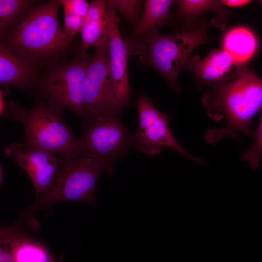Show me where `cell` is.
<instances>
[{
  "mask_svg": "<svg viewBox=\"0 0 262 262\" xmlns=\"http://www.w3.org/2000/svg\"><path fill=\"white\" fill-rule=\"evenodd\" d=\"M5 119L22 125L23 143L58 154L62 158L80 154L78 139L63 120L62 113L35 99L29 109L13 100L7 101Z\"/></svg>",
  "mask_w": 262,
  "mask_h": 262,
  "instance_id": "277c9868",
  "label": "cell"
},
{
  "mask_svg": "<svg viewBox=\"0 0 262 262\" xmlns=\"http://www.w3.org/2000/svg\"><path fill=\"white\" fill-rule=\"evenodd\" d=\"M109 37L95 47L83 85L85 116L83 121L101 115L121 112L114 97L111 77Z\"/></svg>",
  "mask_w": 262,
  "mask_h": 262,
  "instance_id": "9c48e42d",
  "label": "cell"
},
{
  "mask_svg": "<svg viewBox=\"0 0 262 262\" xmlns=\"http://www.w3.org/2000/svg\"><path fill=\"white\" fill-rule=\"evenodd\" d=\"M9 93V87H0V116H4L6 110V102L5 97Z\"/></svg>",
  "mask_w": 262,
  "mask_h": 262,
  "instance_id": "cb8c5ba5",
  "label": "cell"
},
{
  "mask_svg": "<svg viewBox=\"0 0 262 262\" xmlns=\"http://www.w3.org/2000/svg\"><path fill=\"white\" fill-rule=\"evenodd\" d=\"M40 1L36 0H0V38L26 16Z\"/></svg>",
  "mask_w": 262,
  "mask_h": 262,
  "instance_id": "d6986e66",
  "label": "cell"
},
{
  "mask_svg": "<svg viewBox=\"0 0 262 262\" xmlns=\"http://www.w3.org/2000/svg\"><path fill=\"white\" fill-rule=\"evenodd\" d=\"M15 262H56L48 249L26 236L20 225L17 228L14 240Z\"/></svg>",
  "mask_w": 262,
  "mask_h": 262,
  "instance_id": "ac0fdd59",
  "label": "cell"
},
{
  "mask_svg": "<svg viewBox=\"0 0 262 262\" xmlns=\"http://www.w3.org/2000/svg\"><path fill=\"white\" fill-rule=\"evenodd\" d=\"M60 6V0L39 2L7 32L0 42L16 57L42 72L64 61L71 43L59 22Z\"/></svg>",
  "mask_w": 262,
  "mask_h": 262,
  "instance_id": "7a4b0ae2",
  "label": "cell"
},
{
  "mask_svg": "<svg viewBox=\"0 0 262 262\" xmlns=\"http://www.w3.org/2000/svg\"><path fill=\"white\" fill-rule=\"evenodd\" d=\"M17 224L2 228L0 233V262H15L14 240Z\"/></svg>",
  "mask_w": 262,
  "mask_h": 262,
  "instance_id": "603a6c76",
  "label": "cell"
},
{
  "mask_svg": "<svg viewBox=\"0 0 262 262\" xmlns=\"http://www.w3.org/2000/svg\"><path fill=\"white\" fill-rule=\"evenodd\" d=\"M177 3L175 16L181 23L196 20L207 12H213L216 17L212 20L213 25L222 29L226 27L230 12L220 0H180Z\"/></svg>",
  "mask_w": 262,
  "mask_h": 262,
  "instance_id": "2e32d148",
  "label": "cell"
},
{
  "mask_svg": "<svg viewBox=\"0 0 262 262\" xmlns=\"http://www.w3.org/2000/svg\"><path fill=\"white\" fill-rule=\"evenodd\" d=\"M61 159L50 187L21 212L28 226L34 231L40 227L35 213L54 203L78 201L96 205L95 192L98 179L105 174L112 173L102 164L81 154Z\"/></svg>",
  "mask_w": 262,
  "mask_h": 262,
  "instance_id": "3957f363",
  "label": "cell"
},
{
  "mask_svg": "<svg viewBox=\"0 0 262 262\" xmlns=\"http://www.w3.org/2000/svg\"><path fill=\"white\" fill-rule=\"evenodd\" d=\"M120 112H112L83 121L78 139L80 154L96 161L112 173L115 162L132 147V133L122 122Z\"/></svg>",
  "mask_w": 262,
  "mask_h": 262,
  "instance_id": "52a82bcc",
  "label": "cell"
},
{
  "mask_svg": "<svg viewBox=\"0 0 262 262\" xmlns=\"http://www.w3.org/2000/svg\"><path fill=\"white\" fill-rule=\"evenodd\" d=\"M243 66L221 48L211 50L202 59L198 56L191 55L182 68L192 73L199 87L202 88L230 81Z\"/></svg>",
  "mask_w": 262,
  "mask_h": 262,
  "instance_id": "7c38bea8",
  "label": "cell"
},
{
  "mask_svg": "<svg viewBox=\"0 0 262 262\" xmlns=\"http://www.w3.org/2000/svg\"><path fill=\"white\" fill-rule=\"evenodd\" d=\"M92 55L80 50L70 61L46 68L40 75L33 96L62 113L74 112L82 120L85 116L83 85Z\"/></svg>",
  "mask_w": 262,
  "mask_h": 262,
  "instance_id": "5b68a950",
  "label": "cell"
},
{
  "mask_svg": "<svg viewBox=\"0 0 262 262\" xmlns=\"http://www.w3.org/2000/svg\"><path fill=\"white\" fill-rule=\"evenodd\" d=\"M172 0H147L140 19L133 29L129 42L141 40L158 30V28L171 23L170 9L175 2Z\"/></svg>",
  "mask_w": 262,
  "mask_h": 262,
  "instance_id": "5bb4252c",
  "label": "cell"
},
{
  "mask_svg": "<svg viewBox=\"0 0 262 262\" xmlns=\"http://www.w3.org/2000/svg\"><path fill=\"white\" fill-rule=\"evenodd\" d=\"M220 1L224 5L230 7L243 6L251 2V0H224Z\"/></svg>",
  "mask_w": 262,
  "mask_h": 262,
  "instance_id": "d4e9b609",
  "label": "cell"
},
{
  "mask_svg": "<svg viewBox=\"0 0 262 262\" xmlns=\"http://www.w3.org/2000/svg\"><path fill=\"white\" fill-rule=\"evenodd\" d=\"M202 102L212 120H226L224 127L207 131V142L214 144L225 137L239 140L238 132L252 133L251 120L262 107V78L244 65L233 79L216 84L205 92Z\"/></svg>",
  "mask_w": 262,
  "mask_h": 262,
  "instance_id": "6da1fadb",
  "label": "cell"
},
{
  "mask_svg": "<svg viewBox=\"0 0 262 262\" xmlns=\"http://www.w3.org/2000/svg\"><path fill=\"white\" fill-rule=\"evenodd\" d=\"M64 254L62 253L61 256L59 257V258L57 259L56 262H63V259H64Z\"/></svg>",
  "mask_w": 262,
  "mask_h": 262,
  "instance_id": "4316f807",
  "label": "cell"
},
{
  "mask_svg": "<svg viewBox=\"0 0 262 262\" xmlns=\"http://www.w3.org/2000/svg\"><path fill=\"white\" fill-rule=\"evenodd\" d=\"M115 10L124 16L133 29L142 16L144 2L139 0H109Z\"/></svg>",
  "mask_w": 262,
  "mask_h": 262,
  "instance_id": "ffe728a7",
  "label": "cell"
},
{
  "mask_svg": "<svg viewBox=\"0 0 262 262\" xmlns=\"http://www.w3.org/2000/svg\"><path fill=\"white\" fill-rule=\"evenodd\" d=\"M3 179H4V172H3V166L0 163V185H1L3 182Z\"/></svg>",
  "mask_w": 262,
  "mask_h": 262,
  "instance_id": "484cf974",
  "label": "cell"
},
{
  "mask_svg": "<svg viewBox=\"0 0 262 262\" xmlns=\"http://www.w3.org/2000/svg\"><path fill=\"white\" fill-rule=\"evenodd\" d=\"M258 45L254 33L244 27H237L228 31L222 40V49L242 65L252 58Z\"/></svg>",
  "mask_w": 262,
  "mask_h": 262,
  "instance_id": "e0dca14e",
  "label": "cell"
},
{
  "mask_svg": "<svg viewBox=\"0 0 262 262\" xmlns=\"http://www.w3.org/2000/svg\"><path fill=\"white\" fill-rule=\"evenodd\" d=\"M64 14V33L67 40L71 43L74 37L81 33L86 16L62 6Z\"/></svg>",
  "mask_w": 262,
  "mask_h": 262,
  "instance_id": "7402d4cb",
  "label": "cell"
},
{
  "mask_svg": "<svg viewBox=\"0 0 262 262\" xmlns=\"http://www.w3.org/2000/svg\"><path fill=\"white\" fill-rule=\"evenodd\" d=\"M106 3L104 0H94L89 8L82 29L81 50L87 51L103 39L109 37L106 16Z\"/></svg>",
  "mask_w": 262,
  "mask_h": 262,
  "instance_id": "9a60e30c",
  "label": "cell"
},
{
  "mask_svg": "<svg viewBox=\"0 0 262 262\" xmlns=\"http://www.w3.org/2000/svg\"><path fill=\"white\" fill-rule=\"evenodd\" d=\"M42 71L16 57L6 45L0 44V87L14 86L33 96Z\"/></svg>",
  "mask_w": 262,
  "mask_h": 262,
  "instance_id": "4fadbf2b",
  "label": "cell"
},
{
  "mask_svg": "<svg viewBox=\"0 0 262 262\" xmlns=\"http://www.w3.org/2000/svg\"><path fill=\"white\" fill-rule=\"evenodd\" d=\"M106 1L111 77L116 105L121 110L131 103V90L128 75V44L120 32L115 9L109 0Z\"/></svg>",
  "mask_w": 262,
  "mask_h": 262,
  "instance_id": "30bf717a",
  "label": "cell"
},
{
  "mask_svg": "<svg viewBox=\"0 0 262 262\" xmlns=\"http://www.w3.org/2000/svg\"><path fill=\"white\" fill-rule=\"evenodd\" d=\"M259 125L253 132L254 142L252 146L240 157L242 161L247 162L250 166L257 169L260 166L262 156V107Z\"/></svg>",
  "mask_w": 262,
  "mask_h": 262,
  "instance_id": "44dd1931",
  "label": "cell"
},
{
  "mask_svg": "<svg viewBox=\"0 0 262 262\" xmlns=\"http://www.w3.org/2000/svg\"><path fill=\"white\" fill-rule=\"evenodd\" d=\"M260 3H261V4L262 5V0H260Z\"/></svg>",
  "mask_w": 262,
  "mask_h": 262,
  "instance_id": "83f0119b",
  "label": "cell"
},
{
  "mask_svg": "<svg viewBox=\"0 0 262 262\" xmlns=\"http://www.w3.org/2000/svg\"><path fill=\"white\" fill-rule=\"evenodd\" d=\"M209 40L205 21L194 29L172 34L161 33L157 30L143 39L145 48L137 64L156 69L174 90L179 92L177 80L180 69L191 52Z\"/></svg>",
  "mask_w": 262,
  "mask_h": 262,
  "instance_id": "8992f818",
  "label": "cell"
},
{
  "mask_svg": "<svg viewBox=\"0 0 262 262\" xmlns=\"http://www.w3.org/2000/svg\"><path fill=\"white\" fill-rule=\"evenodd\" d=\"M26 173L34 187L36 196L51 185L61 163V158L42 149L23 143H12L4 149Z\"/></svg>",
  "mask_w": 262,
  "mask_h": 262,
  "instance_id": "8fae6325",
  "label": "cell"
},
{
  "mask_svg": "<svg viewBox=\"0 0 262 262\" xmlns=\"http://www.w3.org/2000/svg\"><path fill=\"white\" fill-rule=\"evenodd\" d=\"M136 105L138 125L132 133V148L151 156L160 153L164 147H168L199 164H206L178 143L170 130L167 115L156 109L142 92L136 100Z\"/></svg>",
  "mask_w": 262,
  "mask_h": 262,
  "instance_id": "ba28073f",
  "label": "cell"
}]
</instances>
